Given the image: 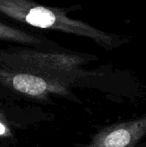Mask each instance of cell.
Masks as SVG:
<instances>
[{"label":"cell","mask_w":146,"mask_h":147,"mask_svg":"<svg viewBox=\"0 0 146 147\" xmlns=\"http://www.w3.org/2000/svg\"><path fill=\"white\" fill-rule=\"evenodd\" d=\"M0 40L23 45H35L40 43V40L35 36L2 22H0Z\"/></svg>","instance_id":"obj_4"},{"label":"cell","mask_w":146,"mask_h":147,"mask_svg":"<svg viewBox=\"0 0 146 147\" xmlns=\"http://www.w3.org/2000/svg\"><path fill=\"white\" fill-rule=\"evenodd\" d=\"M11 136V131L6 122L3 121V116L0 114V137Z\"/></svg>","instance_id":"obj_5"},{"label":"cell","mask_w":146,"mask_h":147,"mask_svg":"<svg viewBox=\"0 0 146 147\" xmlns=\"http://www.w3.org/2000/svg\"><path fill=\"white\" fill-rule=\"evenodd\" d=\"M0 13L32 27L73 34L93 40L102 47H113V35L76 19L61 9L38 4L30 0H0Z\"/></svg>","instance_id":"obj_1"},{"label":"cell","mask_w":146,"mask_h":147,"mask_svg":"<svg viewBox=\"0 0 146 147\" xmlns=\"http://www.w3.org/2000/svg\"><path fill=\"white\" fill-rule=\"evenodd\" d=\"M0 83L16 92L38 98L64 91L60 84L38 73L6 66L0 68Z\"/></svg>","instance_id":"obj_2"},{"label":"cell","mask_w":146,"mask_h":147,"mask_svg":"<svg viewBox=\"0 0 146 147\" xmlns=\"http://www.w3.org/2000/svg\"><path fill=\"white\" fill-rule=\"evenodd\" d=\"M146 134V115L101 132L89 147H133Z\"/></svg>","instance_id":"obj_3"}]
</instances>
